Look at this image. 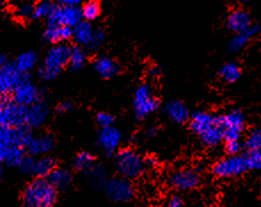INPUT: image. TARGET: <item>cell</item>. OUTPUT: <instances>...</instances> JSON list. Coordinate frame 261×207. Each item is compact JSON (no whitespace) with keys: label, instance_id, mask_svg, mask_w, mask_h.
<instances>
[{"label":"cell","instance_id":"obj_1","mask_svg":"<svg viewBox=\"0 0 261 207\" xmlns=\"http://www.w3.org/2000/svg\"><path fill=\"white\" fill-rule=\"evenodd\" d=\"M56 200L57 190L46 178H36L22 191L24 207H53Z\"/></svg>","mask_w":261,"mask_h":207},{"label":"cell","instance_id":"obj_2","mask_svg":"<svg viewBox=\"0 0 261 207\" xmlns=\"http://www.w3.org/2000/svg\"><path fill=\"white\" fill-rule=\"evenodd\" d=\"M71 47L65 43L53 46L48 50L45 60L38 70V75L43 81H53L59 76L64 67L69 64Z\"/></svg>","mask_w":261,"mask_h":207},{"label":"cell","instance_id":"obj_3","mask_svg":"<svg viewBox=\"0 0 261 207\" xmlns=\"http://www.w3.org/2000/svg\"><path fill=\"white\" fill-rule=\"evenodd\" d=\"M114 166L120 176L128 180L137 179L146 168L144 158L136 151L130 148L121 149L115 154Z\"/></svg>","mask_w":261,"mask_h":207},{"label":"cell","instance_id":"obj_4","mask_svg":"<svg viewBox=\"0 0 261 207\" xmlns=\"http://www.w3.org/2000/svg\"><path fill=\"white\" fill-rule=\"evenodd\" d=\"M217 123L222 129V137L226 141L241 140L242 132L245 128V115L240 109H231L222 115L216 116Z\"/></svg>","mask_w":261,"mask_h":207},{"label":"cell","instance_id":"obj_5","mask_svg":"<svg viewBox=\"0 0 261 207\" xmlns=\"http://www.w3.org/2000/svg\"><path fill=\"white\" fill-rule=\"evenodd\" d=\"M159 100L153 93L151 85H139L134 95V113L138 120L146 119L159 108Z\"/></svg>","mask_w":261,"mask_h":207},{"label":"cell","instance_id":"obj_6","mask_svg":"<svg viewBox=\"0 0 261 207\" xmlns=\"http://www.w3.org/2000/svg\"><path fill=\"white\" fill-rule=\"evenodd\" d=\"M32 134L30 129L21 128H4L0 127V163H3L6 154L12 147L25 148L27 142Z\"/></svg>","mask_w":261,"mask_h":207},{"label":"cell","instance_id":"obj_7","mask_svg":"<svg viewBox=\"0 0 261 207\" xmlns=\"http://www.w3.org/2000/svg\"><path fill=\"white\" fill-rule=\"evenodd\" d=\"M249 171L248 163L244 155L227 156L220 158L212 166V173L220 179L238 178Z\"/></svg>","mask_w":261,"mask_h":207},{"label":"cell","instance_id":"obj_8","mask_svg":"<svg viewBox=\"0 0 261 207\" xmlns=\"http://www.w3.org/2000/svg\"><path fill=\"white\" fill-rule=\"evenodd\" d=\"M106 196L117 203H125L134 198L135 189L132 181L122 176H111L101 187Z\"/></svg>","mask_w":261,"mask_h":207},{"label":"cell","instance_id":"obj_9","mask_svg":"<svg viewBox=\"0 0 261 207\" xmlns=\"http://www.w3.org/2000/svg\"><path fill=\"white\" fill-rule=\"evenodd\" d=\"M55 167L56 161L51 156L35 157L30 155H25L18 166L23 174L36 178H47Z\"/></svg>","mask_w":261,"mask_h":207},{"label":"cell","instance_id":"obj_10","mask_svg":"<svg viewBox=\"0 0 261 207\" xmlns=\"http://www.w3.org/2000/svg\"><path fill=\"white\" fill-rule=\"evenodd\" d=\"M13 102L23 106V107H29L33 104L40 102L45 97L42 96V91L39 89L36 83H33L31 79L25 75L20 83L13 91Z\"/></svg>","mask_w":261,"mask_h":207},{"label":"cell","instance_id":"obj_11","mask_svg":"<svg viewBox=\"0 0 261 207\" xmlns=\"http://www.w3.org/2000/svg\"><path fill=\"white\" fill-rule=\"evenodd\" d=\"M201 173L199 168H180L171 172L168 176V184L179 191L195 189L201 184Z\"/></svg>","mask_w":261,"mask_h":207},{"label":"cell","instance_id":"obj_12","mask_svg":"<svg viewBox=\"0 0 261 207\" xmlns=\"http://www.w3.org/2000/svg\"><path fill=\"white\" fill-rule=\"evenodd\" d=\"M48 25L66 26L73 28L82 20L81 9L78 7L65 6V5H55L54 9L48 16Z\"/></svg>","mask_w":261,"mask_h":207},{"label":"cell","instance_id":"obj_13","mask_svg":"<svg viewBox=\"0 0 261 207\" xmlns=\"http://www.w3.org/2000/svg\"><path fill=\"white\" fill-rule=\"evenodd\" d=\"M0 127H25V107L15 104L13 100L5 98L2 107H0Z\"/></svg>","mask_w":261,"mask_h":207},{"label":"cell","instance_id":"obj_14","mask_svg":"<svg viewBox=\"0 0 261 207\" xmlns=\"http://www.w3.org/2000/svg\"><path fill=\"white\" fill-rule=\"evenodd\" d=\"M55 138L50 133H41L31 136L24 149L30 156H48V154L55 148Z\"/></svg>","mask_w":261,"mask_h":207},{"label":"cell","instance_id":"obj_15","mask_svg":"<svg viewBox=\"0 0 261 207\" xmlns=\"http://www.w3.org/2000/svg\"><path fill=\"white\" fill-rule=\"evenodd\" d=\"M50 115L49 105L43 98L40 102L25 107V127L28 129L41 128Z\"/></svg>","mask_w":261,"mask_h":207},{"label":"cell","instance_id":"obj_16","mask_svg":"<svg viewBox=\"0 0 261 207\" xmlns=\"http://www.w3.org/2000/svg\"><path fill=\"white\" fill-rule=\"evenodd\" d=\"M24 76L13 64H5L0 69V98H6L7 95L12 94Z\"/></svg>","mask_w":261,"mask_h":207},{"label":"cell","instance_id":"obj_17","mask_svg":"<svg viewBox=\"0 0 261 207\" xmlns=\"http://www.w3.org/2000/svg\"><path fill=\"white\" fill-rule=\"evenodd\" d=\"M121 141H122V133L120 132L119 129L114 127L101 129L97 138L99 148L103 149V152L106 154H113L117 152Z\"/></svg>","mask_w":261,"mask_h":207},{"label":"cell","instance_id":"obj_18","mask_svg":"<svg viewBox=\"0 0 261 207\" xmlns=\"http://www.w3.org/2000/svg\"><path fill=\"white\" fill-rule=\"evenodd\" d=\"M251 25H252V21H251L250 14L244 9H234L227 17V26L233 32L240 33L249 28Z\"/></svg>","mask_w":261,"mask_h":207},{"label":"cell","instance_id":"obj_19","mask_svg":"<svg viewBox=\"0 0 261 207\" xmlns=\"http://www.w3.org/2000/svg\"><path fill=\"white\" fill-rule=\"evenodd\" d=\"M164 113L175 123H185L190 119V109L181 100H171L164 106Z\"/></svg>","mask_w":261,"mask_h":207},{"label":"cell","instance_id":"obj_20","mask_svg":"<svg viewBox=\"0 0 261 207\" xmlns=\"http://www.w3.org/2000/svg\"><path fill=\"white\" fill-rule=\"evenodd\" d=\"M259 32H260L259 25H251L249 28H246V30L242 31L240 33H236V35L231 38V40L229 41L228 49L231 52H239L241 50H243Z\"/></svg>","mask_w":261,"mask_h":207},{"label":"cell","instance_id":"obj_21","mask_svg":"<svg viewBox=\"0 0 261 207\" xmlns=\"http://www.w3.org/2000/svg\"><path fill=\"white\" fill-rule=\"evenodd\" d=\"M94 70L103 79H112L120 72V66L108 56H99L94 62Z\"/></svg>","mask_w":261,"mask_h":207},{"label":"cell","instance_id":"obj_22","mask_svg":"<svg viewBox=\"0 0 261 207\" xmlns=\"http://www.w3.org/2000/svg\"><path fill=\"white\" fill-rule=\"evenodd\" d=\"M46 179L49 181V184L55 188V189L59 190H65L72 185V181H73V176H72V173L67 170V168L63 167H55L53 170Z\"/></svg>","mask_w":261,"mask_h":207},{"label":"cell","instance_id":"obj_23","mask_svg":"<svg viewBox=\"0 0 261 207\" xmlns=\"http://www.w3.org/2000/svg\"><path fill=\"white\" fill-rule=\"evenodd\" d=\"M72 38V28L66 26L48 25L43 32V39L53 45H62Z\"/></svg>","mask_w":261,"mask_h":207},{"label":"cell","instance_id":"obj_24","mask_svg":"<svg viewBox=\"0 0 261 207\" xmlns=\"http://www.w3.org/2000/svg\"><path fill=\"white\" fill-rule=\"evenodd\" d=\"M215 121V115L204 112V110H197L194 114H192L190 119V128L193 132H195L199 136L201 132L214 125Z\"/></svg>","mask_w":261,"mask_h":207},{"label":"cell","instance_id":"obj_25","mask_svg":"<svg viewBox=\"0 0 261 207\" xmlns=\"http://www.w3.org/2000/svg\"><path fill=\"white\" fill-rule=\"evenodd\" d=\"M95 28L89 22L81 21L72 28V38L79 47H87L93 38Z\"/></svg>","mask_w":261,"mask_h":207},{"label":"cell","instance_id":"obj_26","mask_svg":"<svg viewBox=\"0 0 261 207\" xmlns=\"http://www.w3.org/2000/svg\"><path fill=\"white\" fill-rule=\"evenodd\" d=\"M38 61H39V57H38L37 52L33 50H28L18 55L15 62L13 63V65L15 66V69L21 74L28 75L29 72H31L37 66Z\"/></svg>","mask_w":261,"mask_h":207},{"label":"cell","instance_id":"obj_27","mask_svg":"<svg viewBox=\"0 0 261 207\" xmlns=\"http://www.w3.org/2000/svg\"><path fill=\"white\" fill-rule=\"evenodd\" d=\"M201 142L205 147L214 148L219 145V143L224 140L222 137V129L219 127V124L217 123V120L215 121V124L211 125L210 128H207L204 131L199 134Z\"/></svg>","mask_w":261,"mask_h":207},{"label":"cell","instance_id":"obj_28","mask_svg":"<svg viewBox=\"0 0 261 207\" xmlns=\"http://www.w3.org/2000/svg\"><path fill=\"white\" fill-rule=\"evenodd\" d=\"M241 74H242L241 66L238 64V63H234V62L226 63L225 65L221 66V69L219 71V75L221 76V79L228 83L236 82V81L241 78Z\"/></svg>","mask_w":261,"mask_h":207},{"label":"cell","instance_id":"obj_29","mask_svg":"<svg viewBox=\"0 0 261 207\" xmlns=\"http://www.w3.org/2000/svg\"><path fill=\"white\" fill-rule=\"evenodd\" d=\"M87 62V55L86 51L82 49L81 47L75 46L72 47L70 50V56H69V65L72 71H80L82 67L85 66Z\"/></svg>","mask_w":261,"mask_h":207},{"label":"cell","instance_id":"obj_30","mask_svg":"<svg viewBox=\"0 0 261 207\" xmlns=\"http://www.w3.org/2000/svg\"><path fill=\"white\" fill-rule=\"evenodd\" d=\"M95 165V158L88 152L79 153L73 160V167L76 171L86 173Z\"/></svg>","mask_w":261,"mask_h":207},{"label":"cell","instance_id":"obj_31","mask_svg":"<svg viewBox=\"0 0 261 207\" xmlns=\"http://www.w3.org/2000/svg\"><path fill=\"white\" fill-rule=\"evenodd\" d=\"M108 174L109 173L105 170V167L103 165H96V164L91 167L89 171L86 172V175L89 178L91 184L99 188L103 187L105 181L109 179Z\"/></svg>","mask_w":261,"mask_h":207},{"label":"cell","instance_id":"obj_32","mask_svg":"<svg viewBox=\"0 0 261 207\" xmlns=\"http://www.w3.org/2000/svg\"><path fill=\"white\" fill-rule=\"evenodd\" d=\"M244 147L248 152H259L261 149V131L259 127L250 130L245 138Z\"/></svg>","mask_w":261,"mask_h":207},{"label":"cell","instance_id":"obj_33","mask_svg":"<svg viewBox=\"0 0 261 207\" xmlns=\"http://www.w3.org/2000/svg\"><path fill=\"white\" fill-rule=\"evenodd\" d=\"M24 157H25V149L22 147H12L6 154V157H5L3 163L8 166L18 167Z\"/></svg>","mask_w":261,"mask_h":207},{"label":"cell","instance_id":"obj_34","mask_svg":"<svg viewBox=\"0 0 261 207\" xmlns=\"http://www.w3.org/2000/svg\"><path fill=\"white\" fill-rule=\"evenodd\" d=\"M55 7V4L50 2H47V0H43V2L37 3L35 6H33V14L32 18H36V20H42V18H48L53 12V9Z\"/></svg>","mask_w":261,"mask_h":207},{"label":"cell","instance_id":"obj_35","mask_svg":"<svg viewBox=\"0 0 261 207\" xmlns=\"http://www.w3.org/2000/svg\"><path fill=\"white\" fill-rule=\"evenodd\" d=\"M81 15L85 21L91 22L98 18L100 15V5L97 2H88L86 3L81 8Z\"/></svg>","mask_w":261,"mask_h":207},{"label":"cell","instance_id":"obj_36","mask_svg":"<svg viewBox=\"0 0 261 207\" xmlns=\"http://www.w3.org/2000/svg\"><path fill=\"white\" fill-rule=\"evenodd\" d=\"M33 6L30 3H21L18 5H15L13 8L14 16L18 20H28V18H32L33 14Z\"/></svg>","mask_w":261,"mask_h":207},{"label":"cell","instance_id":"obj_37","mask_svg":"<svg viewBox=\"0 0 261 207\" xmlns=\"http://www.w3.org/2000/svg\"><path fill=\"white\" fill-rule=\"evenodd\" d=\"M105 38H106L105 31L101 30V28H96V30L94 31L93 38H91L89 45L87 46V48L90 49L91 51H95V50L99 49V48L104 45Z\"/></svg>","mask_w":261,"mask_h":207},{"label":"cell","instance_id":"obj_38","mask_svg":"<svg viewBox=\"0 0 261 207\" xmlns=\"http://www.w3.org/2000/svg\"><path fill=\"white\" fill-rule=\"evenodd\" d=\"M245 160L248 163L249 170L257 171L261 167V151L259 152H248L246 153Z\"/></svg>","mask_w":261,"mask_h":207},{"label":"cell","instance_id":"obj_39","mask_svg":"<svg viewBox=\"0 0 261 207\" xmlns=\"http://www.w3.org/2000/svg\"><path fill=\"white\" fill-rule=\"evenodd\" d=\"M96 122H97L99 127H101V129L110 128V127H113L114 117L110 113L100 112L96 115Z\"/></svg>","mask_w":261,"mask_h":207},{"label":"cell","instance_id":"obj_40","mask_svg":"<svg viewBox=\"0 0 261 207\" xmlns=\"http://www.w3.org/2000/svg\"><path fill=\"white\" fill-rule=\"evenodd\" d=\"M243 148L241 140L239 141H226L225 142V152L228 156H236L240 155V153Z\"/></svg>","mask_w":261,"mask_h":207},{"label":"cell","instance_id":"obj_41","mask_svg":"<svg viewBox=\"0 0 261 207\" xmlns=\"http://www.w3.org/2000/svg\"><path fill=\"white\" fill-rule=\"evenodd\" d=\"M73 109V104L71 102H62L57 105L56 110L59 114H67Z\"/></svg>","mask_w":261,"mask_h":207},{"label":"cell","instance_id":"obj_42","mask_svg":"<svg viewBox=\"0 0 261 207\" xmlns=\"http://www.w3.org/2000/svg\"><path fill=\"white\" fill-rule=\"evenodd\" d=\"M166 207H184V201L178 196H172L169 198L168 203L166 204Z\"/></svg>","mask_w":261,"mask_h":207},{"label":"cell","instance_id":"obj_43","mask_svg":"<svg viewBox=\"0 0 261 207\" xmlns=\"http://www.w3.org/2000/svg\"><path fill=\"white\" fill-rule=\"evenodd\" d=\"M148 74L152 76V78H158V76H160L162 74V69L161 66L159 65H154L151 66L148 70Z\"/></svg>","mask_w":261,"mask_h":207},{"label":"cell","instance_id":"obj_44","mask_svg":"<svg viewBox=\"0 0 261 207\" xmlns=\"http://www.w3.org/2000/svg\"><path fill=\"white\" fill-rule=\"evenodd\" d=\"M144 162H145V166H146V167H154L158 164L156 158L152 157V156H148L146 158H144Z\"/></svg>","mask_w":261,"mask_h":207},{"label":"cell","instance_id":"obj_45","mask_svg":"<svg viewBox=\"0 0 261 207\" xmlns=\"http://www.w3.org/2000/svg\"><path fill=\"white\" fill-rule=\"evenodd\" d=\"M80 4L79 0H63L61 2V5H65V6H71V7H78Z\"/></svg>","mask_w":261,"mask_h":207},{"label":"cell","instance_id":"obj_46","mask_svg":"<svg viewBox=\"0 0 261 207\" xmlns=\"http://www.w3.org/2000/svg\"><path fill=\"white\" fill-rule=\"evenodd\" d=\"M5 64H7V57L5 56V54H3L2 51H0V69H2Z\"/></svg>","mask_w":261,"mask_h":207},{"label":"cell","instance_id":"obj_47","mask_svg":"<svg viewBox=\"0 0 261 207\" xmlns=\"http://www.w3.org/2000/svg\"><path fill=\"white\" fill-rule=\"evenodd\" d=\"M156 132H158V130H156L155 128H152V129H149V130H148V131H147V134H148L149 137H152V136H155Z\"/></svg>","mask_w":261,"mask_h":207},{"label":"cell","instance_id":"obj_48","mask_svg":"<svg viewBox=\"0 0 261 207\" xmlns=\"http://www.w3.org/2000/svg\"><path fill=\"white\" fill-rule=\"evenodd\" d=\"M3 174H4V170H3L2 163H0V180H2V178H3Z\"/></svg>","mask_w":261,"mask_h":207},{"label":"cell","instance_id":"obj_49","mask_svg":"<svg viewBox=\"0 0 261 207\" xmlns=\"http://www.w3.org/2000/svg\"><path fill=\"white\" fill-rule=\"evenodd\" d=\"M7 98V97H6ZM4 100H5V98H0V107H2V105H3V103H4Z\"/></svg>","mask_w":261,"mask_h":207},{"label":"cell","instance_id":"obj_50","mask_svg":"<svg viewBox=\"0 0 261 207\" xmlns=\"http://www.w3.org/2000/svg\"><path fill=\"white\" fill-rule=\"evenodd\" d=\"M0 8H2V3H0Z\"/></svg>","mask_w":261,"mask_h":207}]
</instances>
